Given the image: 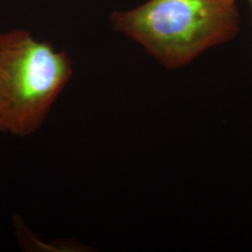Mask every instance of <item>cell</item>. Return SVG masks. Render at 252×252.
Here are the masks:
<instances>
[{"label":"cell","instance_id":"6da1fadb","mask_svg":"<svg viewBox=\"0 0 252 252\" xmlns=\"http://www.w3.org/2000/svg\"><path fill=\"white\" fill-rule=\"evenodd\" d=\"M114 31L141 46L163 67L175 70L237 35V0H148L110 16Z\"/></svg>","mask_w":252,"mask_h":252},{"label":"cell","instance_id":"7a4b0ae2","mask_svg":"<svg viewBox=\"0 0 252 252\" xmlns=\"http://www.w3.org/2000/svg\"><path fill=\"white\" fill-rule=\"evenodd\" d=\"M73 75L66 52L25 29L0 33V133H36Z\"/></svg>","mask_w":252,"mask_h":252},{"label":"cell","instance_id":"3957f363","mask_svg":"<svg viewBox=\"0 0 252 252\" xmlns=\"http://www.w3.org/2000/svg\"><path fill=\"white\" fill-rule=\"evenodd\" d=\"M248 1H249V3H250V4H251V6H252V0H248Z\"/></svg>","mask_w":252,"mask_h":252}]
</instances>
